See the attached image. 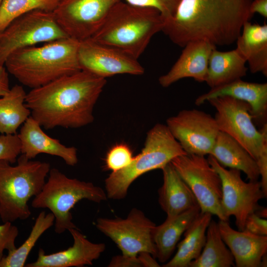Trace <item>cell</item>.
I'll return each instance as SVG.
<instances>
[{"label":"cell","mask_w":267,"mask_h":267,"mask_svg":"<svg viewBox=\"0 0 267 267\" xmlns=\"http://www.w3.org/2000/svg\"><path fill=\"white\" fill-rule=\"evenodd\" d=\"M106 84L105 78L81 70L32 89L25 105L47 130L83 127L93 121L94 107Z\"/></svg>","instance_id":"1"},{"label":"cell","mask_w":267,"mask_h":267,"mask_svg":"<svg viewBox=\"0 0 267 267\" xmlns=\"http://www.w3.org/2000/svg\"><path fill=\"white\" fill-rule=\"evenodd\" d=\"M252 0H180L173 15L164 20L162 31L182 47L197 40L216 47L230 45L253 15Z\"/></svg>","instance_id":"2"},{"label":"cell","mask_w":267,"mask_h":267,"mask_svg":"<svg viewBox=\"0 0 267 267\" xmlns=\"http://www.w3.org/2000/svg\"><path fill=\"white\" fill-rule=\"evenodd\" d=\"M80 42L68 37L17 50L6 58L7 71L31 89L81 70L78 60Z\"/></svg>","instance_id":"3"},{"label":"cell","mask_w":267,"mask_h":267,"mask_svg":"<svg viewBox=\"0 0 267 267\" xmlns=\"http://www.w3.org/2000/svg\"><path fill=\"white\" fill-rule=\"evenodd\" d=\"M164 22L157 9L121 0L111 8L100 28L90 39L137 59L152 37L162 31Z\"/></svg>","instance_id":"4"},{"label":"cell","mask_w":267,"mask_h":267,"mask_svg":"<svg viewBox=\"0 0 267 267\" xmlns=\"http://www.w3.org/2000/svg\"><path fill=\"white\" fill-rule=\"evenodd\" d=\"M17 161L15 166L0 161V218L3 222L30 216L28 202L41 192L50 170L49 163L22 154Z\"/></svg>","instance_id":"5"},{"label":"cell","mask_w":267,"mask_h":267,"mask_svg":"<svg viewBox=\"0 0 267 267\" xmlns=\"http://www.w3.org/2000/svg\"><path fill=\"white\" fill-rule=\"evenodd\" d=\"M187 154L166 125L157 124L147 133L140 153L126 168L111 172L105 180L108 198H124L131 184L149 171L162 169L175 157Z\"/></svg>","instance_id":"6"},{"label":"cell","mask_w":267,"mask_h":267,"mask_svg":"<svg viewBox=\"0 0 267 267\" xmlns=\"http://www.w3.org/2000/svg\"><path fill=\"white\" fill-rule=\"evenodd\" d=\"M207 102L216 110L215 119L220 131L239 143L256 161L264 189L267 188V124L258 130L251 107L246 102L223 96Z\"/></svg>","instance_id":"7"},{"label":"cell","mask_w":267,"mask_h":267,"mask_svg":"<svg viewBox=\"0 0 267 267\" xmlns=\"http://www.w3.org/2000/svg\"><path fill=\"white\" fill-rule=\"evenodd\" d=\"M49 177L31 205L35 208H47L55 217V231L61 234L77 228L72 222L70 212L83 199L95 203L107 200L106 192L90 182L71 178L56 168L50 169Z\"/></svg>","instance_id":"8"},{"label":"cell","mask_w":267,"mask_h":267,"mask_svg":"<svg viewBox=\"0 0 267 267\" xmlns=\"http://www.w3.org/2000/svg\"><path fill=\"white\" fill-rule=\"evenodd\" d=\"M68 37L53 11H30L14 20L0 32V66H4L7 57L17 50Z\"/></svg>","instance_id":"9"},{"label":"cell","mask_w":267,"mask_h":267,"mask_svg":"<svg viewBox=\"0 0 267 267\" xmlns=\"http://www.w3.org/2000/svg\"><path fill=\"white\" fill-rule=\"evenodd\" d=\"M195 196L201 213H209L228 221L222 208V182L204 156L186 154L171 162Z\"/></svg>","instance_id":"10"},{"label":"cell","mask_w":267,"mask_h":267,"mask_svg":"<svg viewBox=\"0 0 267 267\" xmlns=\"http://www.w3.org/2000/svg\"><path fill=\"white\" fill-rule=\"evenodd\" d=\"M209 163L219 175L222 182V208L229 220L234 216L239 230H243L246 219L261 207L259 202L266 198L260 181H244L239 170L227 169L211 155Z\"/></svg>","instance_id":"11"},{"label":"cell","mask_w":267,"mask_h":267,"mask_svg":"<svg viewBox=\"0 0 267 267\" xmlns=\"http://www.w3.org/2000/svg\"><path fill=\"white\" fill-rule=\"evenodd\" d=\"M95 225L116 244L122 254L136 256L146 252L156 258L153 239L156 225L141 210L132 209L126 219L99 218Z\"/></svg>","instance_id":"12"},{"label":"cell","mask_w":267,"mask_h":267,"mask_svg":"<svg viewBox=\"0 0 267 267\" xmlns=\"http://www.w3.org/2000/svg\"><path fill=\"white\" fill-rule=\"evenodd\" d=\"M122 0H59L53 13L68 37L81 42L99 30L111 8Z\"/></svg>","instance_id":"13"},{"label":"cell","mask_w":267,"mask_h":267,"mask_svg":"<svg viewBox=\"0 0 267 267\" xmlns=\"http://www.w3.org/2000/svg\"><path fill=\"white\" fill-rule=\"evenodd\" d=\"M166 125L187 154L204 156L210 154L220 132L214 117L196 109L179 111Z\"/></svg>","instance_id":"14"},{"label":"cell","mask_w":267,"mask_h":267,"mask_svg":"<svg viewBox=\"0 0 267 267\" xmlns=\"http://www.w3.org/2000/svg\"><path fill=\"white\" fill-rule=\"evenodd\" d=\"M78 60L82 70L105 79L118 74L141 75L144 72L137 59L90 39L80 42Z\"/></svg>","instance_id":"15"},{"label":"cell","mask_w":267,"mask_h":267,"mask_svg":"<svg viewBox=\"0 0 267 267\" xmlns=\"http://www.w3.org/2000/svg\"><path fill=\"white\" fill-rule=\"evenodd\" d=\"M73 244L67 249L46 254L40 248L38 258L34 262L25 265L26 267H81L92 265L105 249L104 243H95L89 240L78 228L68 230Z\"/></svg>","instance_id":"16"},{"label":"cell","mask_w":267,"mask_h":267,"mask_svg":"<svg viewBox=\"0 0 267 267\" xmlns=\"http://www.w3.org/2000/svg\"><path fill=\"white\" fill-rule=\"evenodd\" d=\"M221 236L231 252L235 267H266L267 236L254 234L246 230L233 229L228 221L218 222Z\"/></svg>","instance_id":"17"},{"label":"cell","mask_w":267,"mask_h":267,"mask_svg":"<svg viewBox=\"0 0 267 267\" xmlns=\"http://www.w3.org/2000/svg\"><path fill=\"white\" fill-rule=\"evenodd\" d=\"M183 48L171 69L159 77V83L162 87H168L186 78L205 82L209 57L216 46L207 41L197 40L187 43Z\"/></svg>","instance_id":"18"},{"label":"cell","mask_w":267,"mask_h":267,"mask_svg":"<svg viewBox=\"0 0 267 267\" xmlns=\"http://www.w3.org/2000/svg\"><path fill=\"white\" fill-rule=\"evenodd\" d=\"M41 126L31 116L23 123L18 134L21 144V153L32 160L40 154H47L62 158L71 166L78 162L77 149L68 147L57 139L46 134Z\"/></svg>","instance_id":"19"},{"label":"cell","mask_w":267,"mask_h":267,"mask_svg":"<svg viewBox=\"0 0 267 267\" xmlns=\"http://www.w3.org/2000/svg\"><path fill=\"white\" fill-rule=\"evenodd\" d=\"M226 96L247 103L251 107L253 118L265 121L267 112V83H257L237 80L211 88L206 93L199 96L195 101L199 106L209 100Z\"/></svg>","instance_id":"20"},{"label":"cell","mask_w":267,"mask_h":267,"mask_svg":"<svg viewBox=\"0 0 267 267\" xmlns=\"http://www.w3.org/2000/svg\"><path fill=\"white\" fill-rule=\"evenodd\" d=\"M162 170L163 182L158 190V201L167 217L177 215L198 205L192 191L171 162Z\"/></svg>","instance_id":"21"},{"label":"cell","mask_w":267,"mask_h":267,"mask_svg":"<svg viewBox=\"0 0 267 267\" xmlns=\"http://www.w3.org/2000/svg\"><path fill=\"white\" fill-rule=\"evenodd\" d=\"M200 213L198 205L177 215L167 217L162 224L155 226L153 239L156 249V258L160 262L169 261L181 235Z\"/></svg>","instance_id":"22"},{"label":"cell","mask_w":267,"mask_h":267,"mask_svg":"<svg viewBox=\"0 0 267 267\" xmlns=\"http://www.w3.org/2000/svg\"><path fill=\"white\" fill-rule=\"evenodd\" d=\"M236 42V48L248 63L250 72L267 77V24L245 22Z\"/></svg>","instance_id":"23"},{"label":"cell","mask_w":267,"mask_h":267,"mask_svg":"<svg viewBox=\"0 0 267 267\" xmlns=\"http://www.w3.org/2000/svg\"><path fill=\"white\" fill-rule=\"evenodd\" d=\"M224 167L243 172L249 181L260 177L255 159L239 143L227 134L220 131L209 154Z\"/></svg>","instance_id":"24"},{"label":"cell","mask_w":267,"mask_h":267,"mask_svg":"<svg viewBox=\"0 0 267 267\" xmlns=\"http://www.w3.org/2000/svg\"><path fill=\"white\" fill-rule=\"evenodd\" d=\"M246 61L236 48L221 51L214 48L210 54L205 82L211 88L241 79L246 76Z\"/></svg>","instance_id":"25"},{"label":"cell","mask_w":267,"mask_h":267,"mask_svg":"<svg viewBox=\"0 0 267 267\" xmlns=\"http://www.w3.org/2000/svg\"><path fill=\"white\" fill-rule=\"evenodd\" d=\"M212 215L201 213L184 233L183 239L177 244L174 256L163 267H189L190 263L200 255L204 246L207 228Z\"/></svg>","instance_id":"26"},{"label":"cell","mask_w":267,"mask_h":267,"mask_svg":"<svg viewBox=\"0 0 267 267\" xmlns=\"http://www.w3.org/2000/svg\"><path fill=\"white\" fill-rule=\"evenodd\" d=\"M26 94L22 86L15 85L0 96V133L14 134L31 116L25 105Z\"/></svg>","instance_id":"27"},{"label":"cell","mask_w":267,"mask_h":267,"mask_svg":"<svg viewBox=\"0 0 267 267\" xmlns=\"http://www.w3.org/2000/svg\"><path fill=\"white\" fill-rule=\"evenodd\" d=\"M235 267L234 258L223 241L218 222L212 220L207 228L204 246L199 256L189 267Z\"/></svg>","instance_id":"28"},{"label":"cell","mask_w":267,"mask_h":267,"mask_svg":"<svg viewBox=\"0 0 267 267\" xmlns=\"http://www.w3.org/2000/svg\"><path fill=\"white\" fill-rule=\"evenodd\" d=\"M55 221L53 214L41 212L37 217L31 232L24 243L18 248L8 252L0 260V267H23L31 251L42 235L50 227Z\"/></svg>","instance_id":"29"},{"label":"cell","mask_w":267,"mask_h":267,"mask_svg":"<svg viewBox=\"0 0 267 267\" xmlns=\"http://www.w3.org/2000/svg\"><path fill=\"white\" fill-rule=\"evenodd\" d=\"M59 0H2L0 5V32L12 21L30 11H53Z\"/></svg>","instance_id":"30"},{"label":"cell","mask_w":267,"mask_h":267,"mask_svg":"<svg viewBox=\"0 0 267 267\" xmlns=\"http://www.w3.org/2000/svg\"><path fill=\"white\" fill-rule=\"evenodd\" d=\"M134 158L128 145L124 143L113 146L107 152L105 158L106 168L115 172L128 167Z\"/></svg>","instance_id":"31"},{"label":"cell","mask_w":267,"mask_h":267,"mask_svg":"<svg viewBox=\"0 0 267 267\" xmlns=\"http://www.w3.org/2000/svg\"><path fill=\"white\" fill-rule=\"evenodd\" d=\"M21 144L18 134L0 135V161L15 163L21 153Z\"/></svg>","instance_id":"32"},{"label":"cell","mask_w":267,"mask_h":267,"mask_svg":"<svg viewBox=\"0 0 267 267\" xmlns=\"http://www.w3.org/2000/svg\"><path fill=\"white\" fill-rule=\"evenodd\" d=\"M137 6L151 7L158 10L164 20L171 17L176 11L180 0H125Z\"/></svg>","instance_id":"33"},{"label":"cell","mask_w":267,"mask_h":267,"mask_svg":"<svg viewBox=\"0 0 267 267\" xmlns=\"http://www.w3.org/2000/svg\"><path fill=\"white\" fill-rule=\"evenodd\" d=\"M18 234L17 227L11 222H7L0 224V260L4 256L5 250L10 252L16 249L15 242Z\"/></svg>","instance_id":"34"},{"label":"cell","mask_w":267,"mask_h":267,"mask_svg":"<svg viewBox=\"0 0 267 267\" xmlns=\"http://www.w3.org/2000/svg\"><path fill=\"white\" fill-rule=\"evenodd\" d=\"M244 230L254 234L267 236V220L254 213L249 215L246 219Z\"/></svg>","instance_id":"35"},{"label":"cell","mask_w":267,"mask_h":267,"mask_svg":"<svg viewBox=\"0 0 267 267\" xmlns=\"http://www.w3.org/2000/svg\"><path fill=\"white\" fill-rule=\"evenodd\" d=\"M108 267H142L137 256H129L123 254L113 257Z\"/></svg>","instance_id":"36"},{"label":"cell","mask_w":267,"mask_h":267,"mask_svg":"<svg viewBox=\"0 0 267 267\" xmlns=\"http://www.w3.org/2000/svg\"><path fill=\"white\" fill-rule=\"evenodd\" d=\"M252 15L257 13L265 18H267V0H252L250 5Z\"/></svg>","instance_id":"37"},{"label":"cell","mask_w":267,"mask_h":267,"mask_svg":"<svg viewBox=\"0 0 267 267\" xmlns=\"http://www.w3.org/2000/svg\"><path fill=\"white\" fill-rule=\"evenodd\" d=\"M137 257L142 267H160L158 263L151 254L142 252L137 255Z\"/></svg>","instance_id":"38"},{"label":"cell","mask_w":267,"mask_h":267,"mask_svg":"<svg viewBox=\"0 0 267 267\" xmlns=\"http://www.w3.org/2000/svg\"><path fill=\"white\" fill-rule=\"evenodd\" d=\"M7 72L4 66H0V96L6 93L10 89Z\"/></svg>","instance_id":"39"},{"label":"cell","mask_w":267,"mask_h":267,"mask_svg":"<svg viewBox=\"0 0 267 267\" xmlns=\"http://www.w3.org/2000/svg\"><path fill=\"white\" fill-rule=\"evenodd\" d=\"M258 216L266 219L267 217V210L266 208H262L260 207L258 210H257L255 212Z\"/></svg>","instance_id":"40"},{"label":"cell","mask_w":267,"mask_h":267,"mask_svg":"<svg viewBox=\"0 0 267 267\" xmlns=\"http://www.w3.org/2000/svg\"><path fill=\"white\" fill-rule=\"evenodd\" d=\"M2 1V0H0V4H1Z\"/></svg>","instance_id":"41"}]
</instances>
